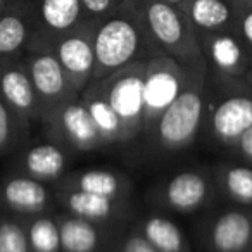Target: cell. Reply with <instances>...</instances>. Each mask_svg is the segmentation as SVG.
Instances as JSON below:
<instances>
[{"instance_id":"obj_12","label":"cell","mask_w":252,"mask_h":252,"mask_svg":"<svg viewBox=\"0 0 252 252\" xmlns=\"http://www.w3.org/2000/svg\"><path fill=\"white\" fill-rule=\"evenodd\" d=\"M33 18L28 49H49L59 36L85 19L80 0H25Z\"/></svg>"},{"instance_id":"obj_14","label":"cell","mask_w":252,"mask_h":252,"mask_svg":"<svg viewBox=\"0 0 252 252\" xmlns=\"http://www.w3.org/2000/svg\"><path fill=\"white\" fill-rule=\"evenodd\" d=\"M204 244L209 252H252V211L231 207L209 216Z\"/></svg>"},{"instance_id":"obj_30","label":"cell","mask_w":252,"mask_h":252,"mask_svg":"<svg viewBox=\"0 0 252 252\" xmlns=\"http://www.w3.org/2000/svg\"><path fill=\"white\" fill-rule=\"evenodd\" d=\"M237 25L235 33L238 35L240 42L244 43L249 57L252 61V7H238L237 5Z\"/></svg>"},{"instance_id":"obj_7","label":"cell","mask_w":252,"mask_h":252,"mask_svg":"<svg viewBox=\"0 0 252 252\" xmlns=\"http://www.w3.org/2000/svg\"><path fill=\"white\" fill-rule=\"evenodd\" d=\"M40 123L45 128L47 138L63 145L71 154L109 149L107 142L95 126L80 95L50 111L49 114L43 116Z\"/></svg>"},{"instance_id":"obj_10","label":"cell","mask_w":252,"mask_h":252,"mask_svg":"<svg viewBox=\"0 0 252 252\" xmlns=\"http://www.w3.org/2000/svg\"><path fill=\"white\" fill-rule=\"evenodd\" d=\"M97 23L94 19H83L49 47L78 94L90 83L94 76V36Z\"/></svg>"},{"instance_id":"obj_36","label":"cell","mask_w":252,"mask_h":252,"mask_svg":"<svg viewBox=\"0 0 252 252\" xmlns=\"http://www.w3.org/2000/svg\"><path fill=\"white\" fill-rule=\"evenodd\" d=\"M0 206H2V183H0Z\"/></svg>"},{"instance_id":"obj_22","label":"cell","mask_w":252,"mask_h":252,"mask_svg":"<svg viewBox=\"0 0 252 252\" xmlns=\"http://www.w3.org/2000/svg\"><path fill=\"white\" fill-rule=\"evenodd\" d=\"M133 228L158 252H192L185 231L164 214H144L135 221Z\"/></svg>"},{"instance_id":"obj_20","label":"cell","mask_w":252,"mask_h":252,"mask_svg":"<svg viewBox=\"0 0 252 252\" xmlns=\"http://www.w3.org/2000/svg\"><path fill=\"white\" fill-rule=\"evenodd\" d=\"M33 36V18L25 0H7L0 14V57H21Z\"/></svg>"},{"instance_id":"obj_32","label":"cell","mask_w":252,"mask_h":252,"mask_svg":"<svg viewBox=\"0 0 252 252\" xmlns=\"http://www.w3.org/2000/svg\"><path fill=\"white\" fill-rule=\"evenodd\" d=\"M233 4L238 7H252V0H233Z\"/></svg>"},{"instance_id":"obj_4","label":"cell","mask_w":252,"mask_h":252,"mask_svg":"<svg viewBox=\"0 0 252 252\" xmlns=\"http://www.w3.org/2000/svg\"><path fill=\"white\" fill-rule=\"evenodd\" d=\"M206 64L207 90H242L252 73V61L235 32L199 35Z\"/></svg>"},{"instance_id":"obj_27","label":"cell","mask_w":252,"mask_h":252,"mask_svg":"<svg viewBox=\"0 0 252 252\" xmlns=\"http://www.w3.org/2000/svg\"><path fill=\"white\" fill-rule=\"evenodd\" d=\"M0 252H32L23 221L14 218L0 220Z\"/></svg>"},{"instance_id":"obj_24","label":"cell","mask_w":252,"mask_h":252,"mask_svg":"<svg viewBox=\"0 0 252 252\" xmlns=\"http://www.w3.org/2000/svg\"><path fill=\"white\" fill-rule=\"evenodd\" d=\"M216 192L242 207H252V166L242 161L220 162L213 169Z\"/></svg>"},{"instance_id":"obj_33","label":"cell","mask_w":252,"mask_h":252,"mask_svg":"<svg viewBox=\"0 0 252 252\" xmlns=\"http://www.w3.org/2000/svg\"><path fill=\"white\" fill-rule=\"evenodd\" d=\"M161 2H166V4H173V5H180V7H182V5H185L189 0H161Z\"/></svg>"},{"instance_id":"obj_13","label":"cell","mask_w":252,"mask_h":252,"mask_svg":"<svg viewBox=\"0 0 252 252\" xmlns=\"http://www.w3.org/2000/svg\"><path fill=\"white\" fill-rule=\"evenodd\" d=\"M54 195L63 213L95 221V223L121 226L126 220H130L133 213L131 199L97 195V193L64 189V187H57L54 190Z\"/></svg>"},{"instance_id":"obj_21","label":"cell","mask_w":252,"mask_h":252,"mask_svg":"<svg viewBox=\"0 0 252 252\" xmlns=\"http://www.w3.org/2000/svg\"><path fill=\"white\" fill-rule=\"evenodd\" d=\"M182 9L197 36L235 32L238 11L233 0H189Z\"/></svg>"},{"instance_id":"obj_19","label":"cell","mask_w":252,"mask_h":252,"mask_svg":"<svg viewBox=\"0 0 252 252\" xmlns=\"http://www.w3.org/2000/svg\"><path fill=\"white\" fill-rule=\"evenodd\" d=\"M57 187L76 189L105 197H119V199H131L133 195V183L130 176L119 169L109 168H88L66 173L59 180Z\"/></svg>"},{"instance_id":"obj_17","label":"cell","mask_w":252,"mask_h":252,"mask_svg":"<svg viewBox=\"0 0 252 252\" xmlns=\"http://www.w3.org/2000/svg\"><path fill=\"white\" fill-rule=\"evenodd\" d=\"M52 202H56V195L47 183L32 176L18 173L2 183V204L21 218L49 213Z\"/></svg>"},{"instance_id":"obj_11","label":"cell","mask_w":252,"mask_h":252,"mask_svg":"<svg viewBox=\"0 0 252 252\" xmlns=\"http://www.w3.org/2000/svg\"><path fill=\"white\" fill-rule=\"evenodd\" d=\"M216 195L213 173L206 169H183L169 176L156 192V202L180 214L204 209Z\"/></svg>"},{"instance_id":"obj_6","label":"cell","mask_w":252,"mask_h":252,"mask_svg":"<svg viewBox=\"0 0 252 252\" xmlns=\"http://www.w3.org/2000/svg\"><path fill=\"white\" fill-rule=\"evenodd\" d=\"M252 126V95L242 90H207L202 133L214 145L230 147Z\"/></svg>"},{"instance_id":"obj_29","label":"cell","mask_w":252,"mask_h":252,"mask_svg":"<svg viewBox=\"0 0 252 252\" xmlns=\"http://www.w3.org/2000/svg\"><path fill=\"white\" fill-rule=\"evenodd\" d=\"M80 2H81L85 19L100 21V19L107 18L114 11H118L128 0H80Z\"/></svg>"},{"instance_id":"obj_2","label":"cell","mask_w":252,"mask_h":252,"mask_svg":"<svg viewBox=\"0 0 252 252\" xmlns=\"http://www.w3.org/2000/svg\"><path fill=\"white\" fill-rule=\"evenodd\" d=\"M206 104L207 83L204 64L193 71L182 94L154 119L144 137H147L151 147L158 152L175 154L187 151L202 133Z\"/></svg>"},{"instance_id":"obj_26","label":"cell","mask_w":252,"mask_h":252,"mask_svg":"<svg viewBox=\"0 0 252 252\" xmlns=\"http://www.w3.org/2000/svg\"><path fill=\"white\" fill-rule=\"evenodd\" d=\"M28 126L0 98V154L11 151L26 133Z\"/></svg>"},{"instance_id":"obj_31","label":"cell","mask_w":252,"mask_h":252,"mask_svg":"<svg viewBox=\"0 0 252 252\" xmlns=\"http://www.w3.org/2000/svg\"><path fill=\"white\" fill-rule=\"evenodd\" d=\"M230 152L237 161L252 166V126L230 147Z\"/></svg>"},{"instance_id":"obj_1","label":"cell","mask_w":252,"mask_h":252,"mask_svg":"<svg viewBox=\"0 0 252 252\" xmlns=\"http://www.w3.org/2000/svg\"><path fill=\"white\" fill-rule=\"evenodd\" d=\"M94 50L92 81H100L123 67L154 56L156 50L149 42L133 0L125 2L118 11L97 23Z\"/></svg>"},{"instance_id":"obj_9","label":"cell","mask_w":252,"mask_h":252,"mask_svg":"<svg viewBox=\"0 0 252 252\" xmlns=\"http://www.w3.org/2000/svg\"><path fill=\"white\" fill-rule=\"evenodd\" d=\"M23 63L42 107V118L59 105L76 98L78 92L71 85L67 74L57 57L49 49H32L23 54ZM42 121V119H40Z\"/></svg>"},{"instance_id":"obj_16","label":"cell","mask_w":252,"mask_h":252,"mask_svg":"<svg viewBox=\"0 0 252 252\" xmlns=\"http://www.w3.org/2000/svg\"><path fill=\"white\" fill-rule=\"evenodd\" d=\"M61 235V252H104L116 240L114 224L95 223L83 218L57 214Z\"/></svg>"},{"instance_id":"obj_15","label":"cell","mask_w":252,"mask_h":252,"mask_svg":"<svg viewBox=\"0 0 252 252\" xmlns=\"http://www.w3.org/2000/svg\"><path fill=\"white\" fill-rule=\"evenodd\" d=\"M0 98L26 125L40 123L42 107L21 57H0Z\"/></svg>"},{"instance_id":"obj_18","label":"cell","mask_w":252,"mask_h":252,"mask_svg":"<svg viewBox=\"0 0 252 252\" xmlns=\"http://www.w3.org/2000/svg\"><path fill=\"white\" fill-rule=\"evenodd\" d=\"M71 156L73 154L67 149L47 138L23 151L18 159V168L21 175L40 182H59L66 175Z\"/></svg>"},{"instance_id":"obj_8","label":"cell","mask_w":252,"mask_h":252,"mask_svg":"<svg viewBox=\"0 0 252 252\" xmlns=\"http://www.w3.org/2000/svg\"><path fill=\"white\" fill-rule=\"evenodd\" d=\"M204 66V64H200ZM200 66H183L178 61L154 54L145 61L144 73V105H145V130L161 116L166 107L173 104L189 83L192 73ZM144 130V133H145Z\"/></svg>"},{"instance_id":"obj_35","label":"cell","mask_w":252,"mask_h":252,"mask_svg":"<svg viewBox=\"0 0 252 252\" xmlns=\"http://www.w3.org/2000/svg\"><path fill=\"white\" fill-rule=\"evenodd\" d=\"M5 5H7V0H0V14H2V12H4Z\"/></svg>"},{"instance_id":"obj_5","label":"cell","mask_w":252,"mask_h":252,"mask_svg":"<svg viewBox=\"0 0 252 252\" xmlns=\"http://www.w3.org/2000/svg\"><path fill=\"white\" fill-rule=\"evenodd\" d=\"M144 73L145 61H140L116 71L100 81H92L97 85L105 100L118 114L128 144L142 137L145 130Z\"/></svg>"},{"instance_id":"obj_23","label":"cell","mask_w":252,"mask_h":252,"mask_svg":"<svg viewBox=\"0 0 252 252\" xmlns=\"http://www.w3.org/2000/svg\"><path fill=\"white\" fill-rule=\"evenodd\" d=\"M80 98L83 100L87 111L90 112L95 126L105 138L109 147H121V145H130L126 138L125 128L119 121L118 114L111 107L102 92L95 83H88L83 90L80 92Z\"/></svg>"},{"instance_id":"obj_25","label":"cell","mask_w":252,"mask_h":252,"mask_svg":"<svg viewBox=\"0 0 252 252\" xmlns=\"http://www.w3.org/2000/svg\"><path fill=\"white\" fill-rule=\"evenodd\" d=\"M32 252H61V235L57 214L42 213L23 221Z\"/></svg>"},{"instance_id":"obj_34","label":"cell","mask_w":252,"mask_h":252,"mask_svg":"<svg viewBox=\"0 0 252 252\" xmlns=\"http://www.w3.org/2000/svg\"><path fill=\"white\" fill-rule=\"evenodd\" d=\"M245 90H247L249 94L252 95V73H251V76H249V80H247V85H245Z\"/></svg>"},{"instance_id":"obj_3","label":"cell","mask_w":252,"mask_h":252,"mask_svg":"<svg viewBox=\"0 0 252 252\" xmlns=\"http://www.w3.org/2000/svg\"><path fill=\"white\" fill-rule=\"evenodd\" d=\"M156 54H164L183 66L204 64L200 42L185 11L161 0H133Z\"/></svg>"},{"instance_id":"obj_28","label":"cell","mask_w":252,"mask_h":252,"mask_svg":"<svg viewBox=\"0 0 252 252\" xmlns=\"http://www.w3.org/2000/svg\"><path fill=\"white\" fill-rule=\"evenodd\" d=\"M109 252H158L135 228L114 240Z\"/></svg>"}]
</instances>
